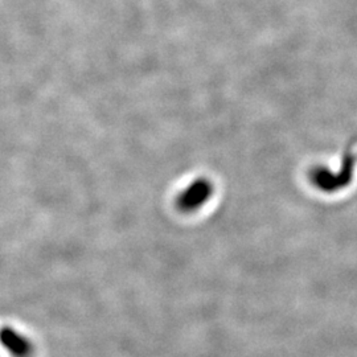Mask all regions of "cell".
<instances>
[{
	"instance_id": "cell-1",
	"label": "cell",
	"mask_w": 357,
	"mask_h": 357,
	"mask_svg": "<svg viewBox=\"0 0 357 357\" xmlns=\"http://www.w3.org/2000/svg\"><path fill=\"white\" fill-rule=\"evenodd\" d=\"M0 344L13 357H32L35 351L32 342L10 326L0 328Z\"/></svg>"
},
{
	"instance_id": "cell-2",
	"label": "cell",
	"mask_w": 357,
	"mask_h": 357,
	"mask_svg": "<svg viewBox=\"0 0 357 357\" xmlns=\"http://www.w3.org/2000/svg\"><path fill=\"white\" fill-rule=\"evenodd\" d=\"M208 185L204 181H196L188 187L178 197V204L183 211H191L197 208L208 196Z\"/></svg>"
}]
</instances>
